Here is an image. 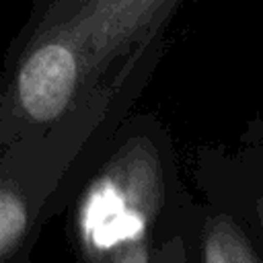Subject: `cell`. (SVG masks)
<instances>
[{
    "instance_id": "cell-1",
    "label": "cell",
    "mask_w": 263,
    "mask_h": 263,
    "mask_svg": "<svg viewBox=\"0 0 263 263\" xmlns=\"http://www.w3.org/2000/svg\"><path fill=\"white\" fill-rule=\"evenodd\" d=\"M58 129L18 142L0 158V263H27L58 173Z\"/></svg>"
}]
</instances>
